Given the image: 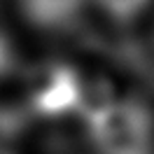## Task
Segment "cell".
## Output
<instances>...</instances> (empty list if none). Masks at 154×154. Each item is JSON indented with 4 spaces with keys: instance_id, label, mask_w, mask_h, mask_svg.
<instances>
[{
    "instance_id": "cell-1",
    "label": "cell",
    "mask_w": 154,
    "mask_h": 154,
    "mask_svg": "<svg viewBox=\"0 0 154 154\" xmlns=\"http://www.w3.org/2000/svg\"><path fill=\"white\" fill-rule=\"evenodd\" d=\"M96 154H154V115L135 96H112L84 112Z\"/></svg>"
},
{
    "instance_id": "cell-2",
    "label": "cell",
    "mask_w": 154,
    "mask_h": 154,
    "mask_svg": "<svg viewBox=\"0 0 154 154\" xmlns=\"http://www.w3.org/2000/svg\"><path fill=\"white\" fill-rule=\"evenodd\" d=\"M87 82L70 66L42 68L33 77L28 89L30 107L45 117H63L70 112H82Z\"/></svg>"
},
{
    "instance_id": "cell-3",
    "label": "cell",
    "mask_w": 154,
    "mask_h": 154,
    "mask_svg": "<svg viewBox=\"0 0 154 154\" xmlns=\"http://www.w3.org/2000/svg\"><path fill=\"white\" fill-rule=\"evenodd\" d=\"M21 2L26 14L35 23L49 28L75 26L87 5V0H21Z\"/></svg>"
},
{
    "instance_id": "cell-4",
    "label": "cell",
    "mask_w": 154,
    "mask_h": 154,
    "mask_svg": "<svg viewBox=\"0 0 154 154\" xmlns=\"http://www.w3.org/2000/svg\"><path fill=\"white\" fill-rule=\"evenodd\" d=\"M91 2L110 23L124 26V23H131L135 17H140L152 0H91Z\"/></svg>"
}]
</instances>
